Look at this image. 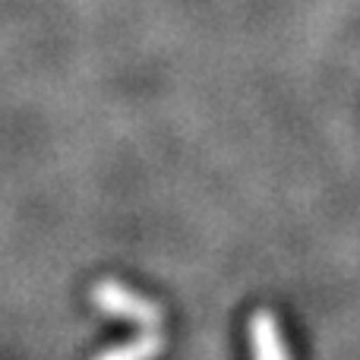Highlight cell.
<instances>
[{
  "label": "cell",
  "mask_w": 360,
  "mask_h": 360,
  "mask_svg": "<svg viewBox=\"0 0 360 360\" xmlns=\"http://www.w3.org/2000/svg\"><path fill=\"white\" fill-rule=\"evenodd\" d=\"M92 304L98 307L101 313H108V316L139 326L143 332H158L165 323V310L155 300L143 297V294L130 291L127 285L111 281V278L98 281V285L92 288Z\"/></svg>",
  "instance_id": "1"
},
{
  "label": "cell",
  "mask_w": 360,
  "mask_h": 360,
  "mask_svg": "<svg viewBox=\"0 0 360 360\" xmlns=\"http://www.w3.org/2000/svg\"><path fill=\"white\" fill-rule=\"evenodd\" d=\"M250 345H253V360H291L278 316L272 310H256L250 316Z\"/></svg>",
  "instance_id": "2"
},
{
  "label": "cell",
  "mask_w": 360,
  "mask_h": 360,
  "mask_svg": "<svg viewBox=\"0 0 360 360\" xmlns=\"http://www.w3.org/2000/svg\"><path fill=\"white\" fill-rule=\"evenodd\" d=\"M165 351V335L162 332H143V335L130 338L124 345L101 351L95 360H155Z\"/></svg>",
  "instance_id": "3"
}]
</instances>
